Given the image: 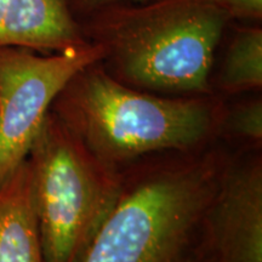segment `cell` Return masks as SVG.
Listing matches in <instances>:
<instances>
[{
    "instance_id": "1",
    "label": "cell",
    "mask_w": 262,
    "mask_h": 262,
    "mask_svg": "<svg viewBox=\"0 0 262 262\" xmlns=\"http://www.w3.org/2000/svg\"><path fill=\"white\" fill-rule=\"evenodd\" d=\"M228 156L216 141L123 170L118 201L83 262H212L208 212Z\"/></svg>"
},
{
    "instance_id": "2",
    "label": "cell",
    "mask_w": 262,
    "mask_h": 262,
    "mask_svg": "<svg viewBox=\"0 0 262 262\" xmlns=\"http://www.w3.org/2000/svg\"><path fill=\"white\" fill-rule=\"evenodd\" d=\"M77 18L117 80L166 96L214 95L212 64L232 19L209 0L112 3Z\"/></svg>"
},
{
    "instance_id": "3",
    "label": "cell",
    "mask_w": 262,
    "mask_h": 262,
    "mask_svg": "<svg viewBox=\"0 0 262 262\" xmlns=\"http://www.w3.org/2000/svg\"><path fill=\"white\" fill-rule=\"evenodd\" d=\"M226 101L216 95L166 96L135 89L97 61L71 78L51 111L98 159L123 171L149 157L220 140Z\"/></svg>"
},
{
    "instance_id": "4",
    "label": "cell",
    "mask_w": 262,
    "mask_h": 262,
    "mask_svg": "<svg viewBox=\"0 0 262 262\" xmlns=\"http://www.w3.org/2000/svg\"><path fill=\"white\" fill-rule=\"evenodd\" d=\"M27 160L44 262H83L116 205L123 172L90 152L51 110Z\"/></svg>"
},
{
    "instance_id": "5",
    "label": "cell",
    "mask_w": 262,
    "mask_h": 262,
    "mask_svg": "<svg viewBox=\"0 0 262 262\" xmlns=\"http://www.w3.org/2000/svg\"><path fill=\"white\" fill-rule=\"evenodd\" d=\"M101 58L102 50L93 42L51 55L0 47V180L27 158L64 85Z\"/></svg>"
},
{
    "instance_id": "6",
    "label": "cell",
    "mask_w": 262,
    "mask_h": 262,
    "mask_svg": "<svg viewBox=\"0 0 262 262\" xmlns=\"http://www.w3.org/2000/svg\"><path fill=\"white\" fill-rule=\"evenodd\" d=\"M212 262H262V156H228L208 212Z\"/></svg>"
},
{
    "instance_id": "7",
    "label": "cell",
    "mask_w": 262,
    "mask_h": 262,
    "mask_svg": "<svg viewBox=\"0 0 262 262\" xmlns=\"http://www.w3.org/2000/svg\"><path fill=\"white\" fill-rule=\"evenodd\" d=\"M86 42L70 0H10L0 25V47L54 54Z\"/></svg>"
},
{
    "instance_id": "8",
    "label": "cell",
    "mask_w": 262,
    "mask_h": 262,
    "mask_svg": "<svg viewBox=\"0 0 262 262\" xmlns=\"http://www.w3.org/2000/svg\"><path fill=\"white\" fill-rule=\"evenodd\" d=\"M0 262H44L27 158L0 180Z\"/></svg>"
},
{
    "instance_id": "9",
    "label": "cell",
    "mask_w": 262,
    "mask_h": 262,
    "mask_svg": "<svg viewBox=\"0 0 262 262\" xmlns=\"http://www.w3.org/2000/svg\"><path fill=\"white\" fill-rule=\"evenodd\" d=\"M219 70L210 74L212 94L228 100L261 93L262 26L232 21L217 48Z\"/></svg>"
},
{
    "instance_id": "10",
    "label": "cell",
    "mask_w": 262,
    "mask_h": 262,
    "mask_svg": "<svg viewBox=\"0 0 262 262\" xmlns=\"http://www.w3.org/2000/svg\"><path fill=\"white\" fill-rule=\"evenodd\" d=\"M228 136L243 143L247 149H261L262 98L249 94L248 97L232 104L226 101L220 137Z\"/></svg>"
},
{
    "instance_id": "11",
    "label": "cell",
    "mask_w": 262,
    "mask_h": 262,
    "mask_svg": "<svg viewBox=\"0 0 262 262\" xmlns=\"http://www.w3.org/2000/svg\"><path fill=\"white\" fill-rule=\"evenodd\" d=\"M224 10L232 21L261 24L262 0H209Z\"/></svg>"
},
{
    "instance_id": "12",
    "label": "cell",
    "mask_w": 262,
    "mask_h": 262,
    "mask_svg": "<svg viewBox=\"0 0 262 262\" xmlns=\"http://www.w3.org/2000/svg\"><path fill=\"white\" fill-rule=\"evenodd\" d=\"M70 2L74 15L79 17L81 15L90 12L91 10L107 4H112V3H142L146 0H70Z\"/></svg>"
},
{
    "instance_id": "13",
    "label": "cell",
    "mask_w": 262,
    "mask_h": 262,
    "mask_svg": "<svg viewBox=\"0 0 262 262\" xmlns=\"http://www.w3.org/2000/svg\"><path fill=\"white\" fill-rule=\"evenodd\" d=\"M10 0H0V25H2L3 18H4V15L6 12V9H8Z\"/></svg>"
}]
</instances>
